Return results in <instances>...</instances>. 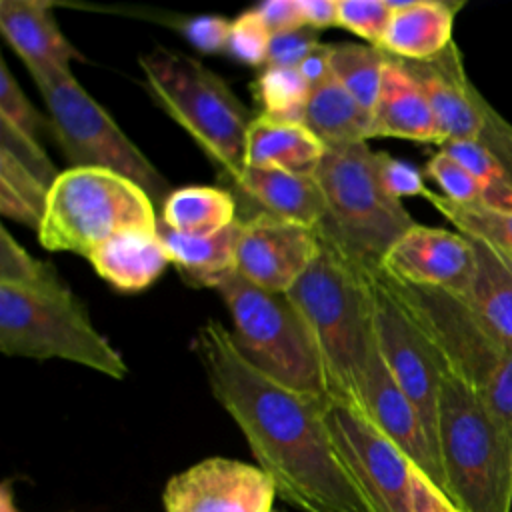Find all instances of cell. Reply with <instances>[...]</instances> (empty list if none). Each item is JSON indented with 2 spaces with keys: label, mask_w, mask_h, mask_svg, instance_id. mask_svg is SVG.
Masks as SVG:
<instances>
[{
  "label": "cell",
  "mask_w": 512,
  "mask_h": 512,
  "mask_svg": "<svg viewBox=\"0 0 512 512\" xmlns=\"http://www.w3.org/2000/svg\"><path fill=\"white\" fill-rule=\"evenodd\" d=\"M354 408L360 410L374 428L396 444L412 460V464L446 494L444 474L430 446L422 420L414 404L388 372L378 348L372 352L368 372L360 388V398Z\"/></svg>",
  "instance_id": "obj_16"
},
{
  "label": "cell",
  "mask_w": 512,
  "mask_h": 512,
  "mask_svg": "<svg viewBox=\"0 0 512 512\" xmlns=\"http://www.w3.org/2000/svg\"><path fill=\"white\" fill-rule=\"evenodd\" d=\"M238 222L236 270L272 294H286L322 248L318 232L298 222L268 214H252Z\"/></svg>",
  "instance_id": "obj_13"
},
{
  "label": "cell",
  "mask_w": 512,
  "mask_h": 512,
  "mask_svg": "<svg viewBox=\"0 0 512 512\" xmlns=\"http://www.w3.org/2000/svg\"><path fill=\"white\" fill-rule=\"evenodd\" d=\"M370 138H402L420 144H444L436 116L416 80L388 54L380 92L372 108Z\"/></svg>",
  "instance_id": "obj_20"
},
{
  "label": "cell",
  "mask_w": 512,
  "mask_h": 512,
  "mask_svg": "<svg viewBox=\"0 0 512 512\" xmlns=\"http://www.w3.org/2000/svg\"><path fill=\"white\" fill-rule=\"evenodd\" d=\"M88 260L96 274L120 292H140L154 284L170 264L156 232H122L96 246Z\"/></svg>",
  "instance_id": "obj_22"
},
{
  "label": "cell",
  "mask_w": 512,
  "mask_h": 512,
  "mask_svg": "<svg viewBox=\"0 0 512 512\" xmlns=\"http://www.w3.org/2000/svg\"><path fill=\"white\" fill-rule=\"evenodd\" d=\"M240 222L212 236H190L172 230L158 220V236L168 252L170 262L182 278L196 288H218L224 280L238 274L236 240Z\"/></svg>",
  "instance_id": "obj_23"
},
{
  "label": "cell",
  "mask_w": 512,
  "mask_h": 512,
  "mask_svg": "<svg viewBox=\"0 0 512 512\" xmlns=\"http://www.w3.org/2000/svg\"><path fill=\"white\" fill-rule=\"evenodd\" d=\"M300 12L304 26L314 30H324L336 26L338 16V2L334 0H300Z\"/></svg>",
  "instance_id": "obj_45"
},
{
  "label": "cell",
  "mask_w": 512,
  "mask_h": 512,
  "mask_svg": "<svg viewBox=\"0 0 512 512\" xmlns=\"http://www.w3.org/2000/svg\"><path fill=\"white\" fill-rule=\"evenodd\" d=\"M502 256H504V258H506V260L512 264V256H506V254H502Z\"/></svg>",
  "instance_id": "obj_47"
},
{
  "label": "cell",
  "mask_w": 512,
  "mask_h": 512,
  "mask_svg": "<svg viewBox=\"0 0 512 512\" xmlns=\"http://www.w3.org/2000/svg\"><path fill=\"white\" fill-rule=\"evenodd\" d=\"M410 510L412 512H460L450 502V498L418 468H414V474H412Z\"/></svg>",
  "instance_id": "obj_43"
},
{
  "label": "cell",
  "mask_w": 512,
  "mask_h": 512,
  "mask_svg": "<svg viewBox=\"0 0 512 512\" xmlns=\"http://www.w3.org/2000/svg\"><path fill=\"white\" fill-rule=\"evenodd\" d=\"M438 456L446 496L460 512H512V442L446 366L438 400Z\"/></svg>",
  "instance_id": "obj_6"
},
{
  "label": "cell",
  "mask_w": 512,
  "mask_h": 512,
  "mask_svg": "<svg viewBox=\"0 0 512 512\" xmlns=\"http://www.w3.org/2000/svg\"><path fill=\"white\" fill-rule=\"evenodd\" d=\"M0 286L24 292H48L64 288L66 282L58 276L50 262L34 258L20 246L10 230H0Z\"/></svg>",
  "instance_id": "obj_33"
},
{
  "label": "cell",
  "mask_w": 512,
  "mask_h": 512,
  "mask_svg": "<svg viewBox=\"0 0 512 512\" xmlns=\"http://www.w3.org/2000/svg\"><path fill=\"white\" fill-rule=\"evenodd\" d=\"M284 296L310 334L330 400L356 406L376 348L370 272L322 242L308 270Z\"/></svg>",
  "instance_id": "obj_2"
},
{
  "label": "cell",
  "mask_w": 512,
  "mask_h": 512,
  "mask_svg": "<svg viewBox=\"0 0 512 512\" xmlns=\"http://www.w3.org/2000/svg\"><path fill=\"white\" fill-rule=\"evenodd\" d=\"M394 16L392 0H338L336 26L380 46Z\"/></svg>",
  "instance_id": "obj_34"
},
{
  "label": "cell",
  "mask_w": 512,
  "mask_h": 512,
  "mask_svg": "<svg viewBox=\"0 0 512 512\" xmlns=\"http://www.w3.org/2000/svg\"><path fill=\"white\" fill-rule=\"evenodd\" d=\"M380 270L392 280L440 288L464 298L474 278L476 256L472 240L464 234L416 222L394 242Z\"/></svg>",
  "instance_id": "obj_15"
},
{
  "label": "cell",
  "mask_w": 512,
  "mask_h": 512,
  "mask_svg": "<svg viewBox=\"0 0 512 512\" xmlns=\"http://www.w3.org/2000/svg\"><path fill=\"white\" fill-rule=\"evenodd\" d=\"M424 198L466 238L484 242L500 254L512 256V210L492 208L482 202L458 204L430 190H426Z\"/></svg>",
  "instance_id": "obj_30"
},
{
  "label": "cell",
  "mask_w": 512,
  "mask_h": 512,
  "mask_svg": "<svg viewBox=\"0 0 512 512\" xmlns=\"http://www.w3.org/2000/svg\"><path fill=\"white\" fill-rule=\"evenodd\" d=\"M320 46L318 30L300 26L270 36L266 66L298 68Z\"/></svg>",
  "instance_id": "obj_38"
},
{
  "label": "cell",
  "mask_w": 512,
  "mask_h": 512,
  "mask_svg": "<svg viewBox=\"0 0 512 512\" xmlns=\"http://www.w3.org/2000/svg\"><path fill=\"white\" fill-rule=\"evenodd\" d=\"M0 30L20 56L34 84L70 72V62L82 54L60 30L52 6L42 0H2Z\"/></svg>",
  "instance_id": "obj_18"
},
{
  "label": "cell",
  "mask_w": 512,
  "mask_h": 512,
  "mask_svg": "<svg viewBox=\"0 0 512 512\" xmlns=\"http://www.w3.org/2000/svg\"><path fill=\"white\" fill-rule=\"evenodd\" d=\"M252 90L260 106V116L276 122H304V110L312 86L298 68L266 66L256 78Z\"/></svg>",
  "instance_id": "obj_31"
},
{
  "label": "cell",
  "mask_w": 512,
  "mask_h": 512,
  "mask_svg": "<svg viewBox=\"0 0 512 512\" xmlns=\"http://www.w3.org/2000/svg\"><path fill=\"white\" fill-rule=\"evenodd\" d=\"M230 318L232 338L244 358L278 384L330 402L310 334L284 294H272L240 274L218 288Z\"/></svg>",
  "instance_id": "obj_9"
},
{
  "label": "cell",
  "mask_w": 512,
  "mask_h": 512,
  "mask_svg": "<svg viewBox=\"0 0 512 512\" xmlns=\"http://www.w3.org/2000/svg\"><path fill=\"white\" fill-rule=\"evenodd\" d=\"M324 420L336 452L374 512H412V460L350 404L330 400Z\"/></svg>",
  "instance_id": "obj_12"
},
{
  "label": "cell",
  "mask_w": 512,
  "mask_h": 512,
  "mask_svg": "<svg viewBox=\"0 0 512 512\" xmlns=\"http://www.w3.org/2000/svg\"><path fill=\"white\" fill-rule=\"evenodd\" d=\"M314 180L324 202L316 228L320 240L362 272H378L388 250L416 220L402 200L382 188L376 152L368 142L326 148Z\"/></svg>",
  "instance_id": "obj_3"
},
{
  "label": "cell",
  "mask_w": 512,
  "mask_h": 512,
  "mask_svg": "<svg viewBox=\"0 0 512 512\" xmlns=\"http://www.w3.org/2000/svg\"><path fill=\"white\" fill-rule=\"evenodd\" d=\"M152 100L194 140L230 186L246 166V136L256 114L200 60L156 46L140 56ZM224 186V188H226Z\"/></svg>",
  "instance_id": "obj_5"
},
{
  "label": "cell",
  "mask_w": 512,
  "mask_h": 512,
  "mask_svg": "<svg viewBox=\"0 0 512 512\" xmlns=\"http://www.w3.org/2000/svg\"><path fill=\"white\" fill-rule=\"evenodd\" d=\"M372 114L334 78L312 88L304 110V126L326 148L370 140Z\"/></svg>",
  "instance_id": "obj_25"
},
{
  "label": "cell",
  "mask_w": 512,
  "mask_h": 512,
  "mask_svg": "<svg viewBox=\"0 0 512 512\" xmlns=\"http://www.w3.org/2000/svg\"><path fill=\"white\" fill-rule=\"evenodd\" d=\"M472 248L476 270L464 300L498 336L512 344V264L484 242L472 240Z\"/></svg>",
  "instance_id": "obj_26"
},
{
  "label": "cell",
  "mask_w": 512,
  "mask_h": 512,
  "mask_svg": "<svg viewBox=\"0 0 512 512\" xmlns=\"http://www.w3.org/2000/svg\"><path fill=\"white\" fill-rule=\"evenodd\" d=\"M272 480L232 458H206L174 474L162 494L166 512H272Z\"/></svg>",
  "instance_id": "obj_14"
},
{
  "label": "cell",
  "mask_w": 512,
  "mask_h": 512,
  "mask_svg": "<svg viewBox=\"0 0 512 512\" xmlns=\"http://www.w3.org/2000/svg\"><path fill=\"white\" fill-rule=\"evenodd\" d=\"M478 110L482 114L478 142H482L496 156L512 180V124L482 94H478Z\"/></svg>",
  "instance_id": "obj_41"
},
{
  "label": "cell",
  "mask_w": 512,
  "mask_h": 512,
  "mask_svg": "<svg viewBox=\"0 0 512 512\" xmlns=\"http://www.w3.org/2000/svg\"><path fill=\"white\" fill-rule=\"evenodd\" d=\"M48 132L68 158L70 168H102L138 184L158 206L172 194L166 176L120 130L114 118L78 84L72 72L36 84Z\"/></svg>",
  "instance_id": "obj_10"
},
{
  "label": "cell",
  "mask_w": 512,
  "mask_h": 512,
  "mask_svg": "<svg viewBox=\"0 0 512 512\" xmlns=\"http://www.w3.org/2000/svg\"><path fill=\"white\" fill-rule=\"evenodd\" d=\"M440 150L456 158L478 182L482 204L512 210V180L496 156L478 140L446 142Z\"/></svg>",
  "instance_id": "obj_32"
},
{
  "label": "cell",
  "mask_w": 512,
  "mask_h": 512,
  "mask_svg": "<svg viewBox=\"0 0 512 512\" xmlns=\"http://www.w3.org/2000/svg\"><path fill=\"white\" fill-rule=\"evenodd\" d=\"M232 22L218 14L188 16L180 22V34L200 52L218 54L226 52Z\"/></svg>",
  "instance_id": "obj_42"
},
{
  "label": "cell",
  "mask_w": 512,
  "mask_h": 512,
  "mask_svg": "<svg viewBox=\"0 0 512 512\" xmlns=\"http://www.w3.org/2000/svg\"><path fill=\"white\" fill-rule=\"evenodd\" d=\"M426 176L432 178L440 190L452 202L458 204H476L482 202L480 186L476 178L448 152L438 150L426 164Z\"/></svg>",
  "instance_id": "obj_37"
},
{
  "label": "cell",
  "mask_w": 512,
  "mask_h": 512,
  "mask_svg": "<svg viewBox=\"0 0 512 512\" xmlns=\"http://www.w3.org/2000/svg\"><path fill=\"white\" fill-rule=\"evenodd\" d=\"M392 4L394 16L378 46L386 54L400 60H428L454 42V20L464 2L392 0Z\"/></svg>",
  "instance_id": "obj_21"
},
{
  "label": "cell",
  "mask_w": 512,
  "mask_h": 512,
  "mask_svg": "<svg viewBox=\"0 0 512 512\" xmlns=\"http://www.w3.org/2000/svg\"><path fill=\"white\" fill-rule=\"evenodd\" d=\"M238 220V202L228 188L184 186L162 204L160 222L190 236H212Z\"/></svg>",
  "instance_id": "obj_27"
},
{
  "label": "cell",
  "mask_w": 512,
  "mask_h": 512,
  "mask_svg": "<svg viewBox=\"0 0 512 512\" xmlns=\"http://www.w3.org/2000/svg\"><path fill=\"white\" fill-rule=\"evenodd\" d=\"M376 170L382 188L396 200L408 198V196H422L426 194L422 172L412 166L410 162H404L400 158H394L388 152H376Z\"/></svg>",
  "instance_id": "obj_40"
},
{
  "label": "cell",
  "mask_w": 512,
  "mask_h": 512,
  "mask_svg": "<svg viewBox=\"0 0 512 512\" xmlns=\"http://www.w3.org/2000/svg\"><path fill=\"white\" fill-rule=\"evenodd\" d=\"M0 150H6L12 156H16L22 164L34 170L48 184H54L60 174L36 138L22 134L6 122H0Z\"/></svg>",
  "instance_id": "obj_39"
},
{
  "label": "cell",
  "mask_w": 512,
  "mask_h": 512,
  "mask_svg": "<svg viewBox=\"0 0 512 512\" xmlns=\"http://www.w3.org/2000/svg\"><path fill=\"white\" fill-rule=\"evenodd\" d=\"M254 10L264 20L272 34L304 26L300 0H266L254 6Z\"/></svg>",
  "instance_id": "obj_44"
},
{
  "label": "cell",
  "mask_w": 512,
  "mask_h": 512,
  "mask_svg": "<svg viewBox=\"0 0 512 512\" xmlns=\"http://www.w3.org/2000/svg\"><path fill=\"white\" fill-rule=\"evenodd\" d=\"M270 36L272 32L256 14V10H246L236 20H232L226 52L246 66H266Z\"/></svg>",
  "instance_id": "obj_36"
},
{
  "label": "cell",
  "mask_w": 512,
  "mask_h": 512,
  "mask_svg": "<svg viewBox=\"0 0 512 512\" xmlns=\"http://www.w3.org/2000/svg\"><path fill=\"white\" fill-rule=\"evenodd\" d=\"M376 348L408 400L414 404L430 446L438 456V400L442 360L388 288L382 270L370 274ZM442 468V466H440Z\"/></svg>",
  "instance_id": "obj_11"
},
{
  "label": "cell",
  "mask_w": 512,
  "mask_h": 512,
  "mask_svg": "<svg viewBox=\"0 0 512 512\" xmlns=\"http://www.w3.org/2000/svg\"><path fill=\"white\" fill-rule=\"evenodd\" d=\"M156 204L132 180L102 168H68L50 188L38 240L86 256L122 232H156Z\"/></svg>",
  "instance_id": "obj_7"
},
{
  "label": "cell",
  "mask_w": 512,
  "mask_h": 512,
  "mask_svg": "<svg viewBox=\"0 0 512 512\" xmlns=\"http://www.w3.org/2000/svg\"><path fill=\"white\" fill-rule=\"evenodd\" d=\"M52 184L22 164L16 156L0 150V214L16 224L42 226Z\"/></svg>",
  "instance_id": "obj_28"
},
{
  "label": "cell",
  "mask_w": 512,
  "mask_h": 512,
  "mask_svg": "<svg viewBox=\"0 0 512 512\" xmlns=\"http://www.w3.org/2000/svg\"><path fill=\"white\" fill-rule=\"evenodd\" d=\"M382 276L442 364L480 398L512 442V344L498 336L464 298L440 288L404 284L384 272Z\"/></svg>",
  "instance_id": "obj_4"
},
{
  "label": "cell",
  "mask_w": 512,
  "mask_h": 512,
  "mask_svg": "<svg viewBox=\"0 0 512 512\" xmlns=\"http://www.w3.org/2000/svg\"><path fill=\"white\" fill-rule=\"evenodd\" d=\"M0 122L36 140L42 128H48V118L32 106L4 60L0 62Z\"/></svg>",
  "instance_id": "obj_35"
},
{
  "label": "cell",
  "mask_w": 512,
  "mask_h": 512,
  "mask_svg": "<svg viewBox=\"0 0 512 512\" xmlns=\"http://www.w3.org/2000/svg\"><path fill=\"white\" fill-rule=\"evenodd\" d=\"M272 512H276V510H272Z\"/></svg>",
  "instance_id": "obj_48"
},
{
  "label": "cell",
  "mask_w": 512,
  "mask_h": 512,
  "mask_svg": "<svg viewBox=\"0 0 512 512\" xmlns=\"http://www.w3.org/2000/svg\"><path fill=\"white\" fill-rule=\"evenodd\" d=\"M332 76L372 114L388 54L372 44H326Z\"/></svg>",
  "instance_id": "obj_29"
},
{
  "label": "cell",
  "mask_w": 512,
  "mask_h": 512,
  "mask_svg": "<svg viewBox=\"0 0 512 512\" xmlns=\"http://www.w3.org/2000/svg\"><path fill=\"white\" fill-rule=\"evenodd\" d=\"M402 68L422 88L446 142L478 140L482 114L478 110L480 90L468 78L456 42L428 60H400Z\"/></svg>",
  "instance_id": "obj_17"
},
{
  "label": "cell",
  "mask_w": 512,
  "mask_h": 512,
  "mask_svg": "<svg viewBox=\"0 0 512 512\" xmlns=\"http://www.w3.org/2000/svg\"><path fill=\"white\" fill-rule=\"evenodd\" d=\"M0 350L6 356L60 358L122 380L128 364L64 286L24 292L0 286Z\"/></svg>",
  "instance_id": "obj_8"
},
{
  "label": "cell",
  "mask_w": 512,
  "mask_h": 512,
  "mask_svg": "<svg viewBox=\"0 0 512 512\" xmlns=\"http://www.w3.org/2000/svg\"><path fill=\"white\" fill-rule=\"evenodd\" d=\"M194 348L212 396L236 422L282 500L302 512H374L330 438L328 402L266 376L218 320L200 326Z\"/></svg>",
  "instance_id": "obj_1"
},
{
  "label": "cell",
  "mask_w": 512,
  "mask_h": 512,
  "mask_svg": "<svg viewBox=\"0 0 512 512\" xmlns=\"http://www.w3.org/2000/svg\"><path fill=\"white\" fill-rule=\"evenodd\" d=\"M298 70L302 72V76L308 80V84H310L312 88L318 86L320 82H324L328 76H332L326 44H320V46L298 66Z\"/></svg>",
  "instance_id": "obj_46"
},
{
  "label": "cell",
  "mask_w": 512,
  "mask_h": 512,
  "mask_svg": "<svg viewBox=\"0 0 512 512\" xmlns=\"http://www.w3.org/2000/svg\"><path fill=\"white\" fill-rule=\"evenodd\" d=\"M226 188L234 194L236 202L242 200L246 206L244 214L238 218L268 214L316 230L324 216V202L314 176L278 168L244 166Z\"/></svg>",
  "instance_id": "obj_19"
},
{
  "label": "cell",
  "mask_w": 512,
  "mask_h": 512,
  "mask_svg": "<svg viewBox=\"0 0 512 512\" xmlns=\"http://www.w3.org/2000/svg\"><path fill=\"white\" fill-rule=\"evenodd\" d=\"M324 154V142L304 124L276 122L256 114L248 128L246 166L314 176Z\"/></svg>",
  "instance_id": "obj_24"
}]
</instances>
